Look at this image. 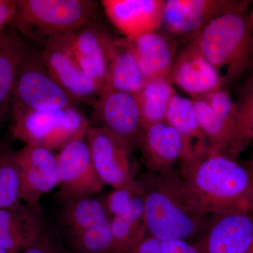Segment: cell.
<instances>
[{"label":"cell","instance_id":"8d00e7d4","mask_svg":"<svg viewBox=\"0 0 253 253\" xmlns=\"http://www.w3.org/2000/svg\"><path fill=\"white\" fill-rule=\"evenodd\" d=\"M252 157H253V160H252V161H253V151Z\"/></svg>","mask_w":253,"mask_h":253},{"label":"cell","instance_id":"5bb4252c","mask_svg":"<svg viewBox=\"0 0 253 253\" xmlns=\"http://www.w3.org/2000/svg\"><path fill=\"white\" fill-rule=\"evenodd\" d=\"M20 199L37 206L44 195L59 186L57 158L54 151L25 145L17 151Z\"/></svg>","mask_w":253,"mask_h":253},{"label":"cell","instance_id":"8fae6325","mask_svg":"<svg viewBox=\"0 0 253 253\" xmlns=\"http://www.w3.org/2000/svg\"><path fill=\"white\" fill-rule=\"evenodd\" d=\"M194 244L201 253H246L253 246V213L233 211L210 215Z\"/></svg>","mask_w":253,"mask_h":253},{"label":"cell","instance_id":"52a82bcc","mask_svg":"<svg viewBox=\"0 0 253 253\" xmlns=\"http://www.w3.org/2000/svg\"><path fill=\"white\" fill-rule=\"evenodd\" d=\"M86 141L95 169L104 185L113 189L136 188L137 177L134 150L96 126H91Z\"/></svg>","mask_w":253,"mask_h":253},{"label":"cell","instance_id":"4316f807","mask_svg":"<svg viewBox=\"0 0 253 253\" xmlns=\"http://www.w3.org/2000/svg\"><path fill=\"white\" fill-rule=\"evenodd\" d=\"M71 246L77 253H113L111 220L68 235Z\"/></svg>","mask_w":253,"mask_h":253},{"label":"cell","instance_id":"ba28073f","mask_svg":"<svg viewBox=\"0 0 253 253\" xmlns=\"http://www.w3.org/2000/svg\"><path fill=\"white\" fill-rule=\"evenodd\" d=\"M93 119L131 149L139 147L145 126L137 96L104 89L94 106Z\"/></svg>","mask_w":253,"mask_h":253},{"label":"cell","instance_id":"e0dca14e","mask_svg":"<svg viewBox=\"0 0 253 253\" xmlns=\"http://www.w3.org/2000/svg\"><path fill=\"white\" fill-rule=\"evenodd\" d=\"M169 79L192 99L220 89L225 84L219 71L189 44L174 61Z\"/></svg>","mask_w":253,"mask_h":253},{"label":"cell","instance_id":"d4e9b609","mask_svg":"<svg viewBox=\"0 0 253 253\" xmlns=\"http://www.w3.org/2000/svg\"><path fill=\"white\" fill-rule=\"evenodd\" d=\"M17 151L5 139L0 143V209L21 201Z\"/></svg>","mask_w":253,"mask_h":253},{"label":"cell","instance_id":"484cf974","mask_svg":"<svg viewBox=\"0 0 253 253\" xmlns=\"http://www.w3.org/2000/svg\"><path fill=\"white\" fill-rule=\"evenodd\" d=\"M113 253H130L147 236L144 217L121 216L110 218Z\"/></svg>","mask_w":253,"mask_h":253},{"label":"cell","instance_id":"9c48e42d","mask_svg":"<svg viewBox=\"0 0 253 253\" xmlns=\"http://www.w3.org/2000/svg\"><path fill=\"white\" fill-rule=\"evenodd\" d=\"M41 54L53 77L75 101L94 107L101 89L75 59L66 34L50 38Z\"/></svg>","mask_w":253,"mask_h":253},{"label":"cell","instance_id":"5b68a950","mask_svg":"<svg viewBox=\"0 0 253 253\" xmlns=\"http://www.w3.org/2000/svg\"><path fill=\"white\" fill-rule=\"evenodd\" d=\"M11 121L13 139L51 151L86 139L91 127L90 121L78 106L31 111Z\"/></svg>","mask_w":253,"mask_h":253},{"label":"cell","instance_id":"6da1fadb","mask_svg":"<svg viewBox=\"0 0 253 253\" xmlns=\"http://www.w3.org/2000/svg\"><path fill=\"white\" fill-rule=\"evenodd\" d=\"M177 170L206 214L253 213L252 176L247 166L236 159L204 146L184 156Z\"/></svg>","mask_w":253,"mask_h":253},{"label":"cell","instance_id":"e575fe53","mask_svg":"<svg viewBox=\"0 0 253 253\" xmlns=\"http://www.w3.org/2000/svg\"><path fill=\"white\" fill-rule=\"evenodd\" d=\"M0 253H19V252H18V251H11V250L1 249V248H0Z\"/></svg>","mask_w":253,"mask_h":253},{"label":"cell","instance_id":"ffe728a7","mask_svg":"<svg viewBox=\"0 0 253 253\" xmlns=\"http://www.w3.org/2000/svg\"><path fill=\"white\" fill-rule=\"evenodd\" d=\"M27 49L23 37L14 28L0 36V127L11 118L18 67Z\"/></svg>","mask_w":253,"mask_h":253},{"label":"cell","instance_id":"d6986e66","mask_svg":"<svg viewBox=\"0 0 253 253\" xmlns=\"http://www.w3.org/2000/svg\"><path fill=\"white\" fill-rule=\"evenodd\" d=\"M145 78H169L174 62V42L157 31L127 38Z\"/></svg>","mask_w":253,"mask_h":253},{"label":"cell","instance_id":"f1b7e54d","mask_svg":"<svg viewBox=\"0 0 253 253\" xmlns=\"http://www.w3.org/2000/svg\"><path fill=\"white\" fill-rule=\"evenodd\" d=\"M130 253H201L191 241L163 240L147 236Z\"/></svg>","mask_w":253,"mask_h":253},{"label":"cell","instance_id":"d6a6232c","mask_svg":"<svg viewBox=\"0 0 253 253\" xmlns=\"http://www.w3.org/2000/svg\"><path fill=\"white\" fill-rule=\"evenodd\" d=\"M17 6L18 0H0V36L11 27Z\"/></svg>","mask_w":253,"mask_h":253},{"label":"cell","instance_id":"7a4b0ae2","mask_svg":"<svg viewBox=\"0 0 253 253\" xmlns=\"http://www.w3.org/2000/svg\"><path fill=\"white\" fill-rule=\"evenodd\" d=\"M136 189L144 200L147 236L190 241L204 230L210 215L191 197L177 169L145 173L137 178Z\"/></svg>","mask_w":253,"mask_h":253},{"label":"cell","instance_id":"d590c367","mask_svg":"<svg viewBox=\"0 0 253 253\" xmlns=\"http://www.w3.org/2000/svg\"><path fill=\"white\" fill-rule=\"evenodd\" d=\"M246 253H253V247L251 248V249H250L249 251H248V252H246Z\"/></svg>","mask_w":253,"mask_h":253},{"label":"cell","instance_id":"f546056e","mask_svg":"<svg viewBox=\"0 0 253 253\" xmlns=\"http://www.w3.org/2000/svg\"><path fill=\"white\" fill-rule=\"evenodd\" d=\"M137 189H113L105 198L104 206L109 217H118L142 201Z\"/></svg>","mask_w":253,"mask_h":253},{"label":"cell","instance_id":"30bf717a","mask_svg":"<svg viewBox=\"0 0 253 253\" xmlns=\"http://www.w3.org/2000/svg\"><path fill=\"white\" fill-rule=\"evenodd\" d=\"M56 158L59 195L63 199L91 196L104 187L95 169L86 139L66 145Z\"/></svg>","mask_w":253,"mask_h":253},{"label":"cell","instance_id":"3957f363","mask_svg":"<svg viewBox=\"0 0 253 253\" xmlns=\"http://www.w3.org/2000/svg\"><path fill=\"white\" fill-rule=\"evenodd\" d=\"M249 6L218 16L189 44L221 75L225 70V83L253 68V11Z\"/></svg>","mask_w":253,"mask_h":253},{"label":"cell","instance_id":"9a60e30c","mask_svg":"<svg viewBox=\"0 0 253 253\" xmlns=\"http://www.w3.org/2000/svg\"><path fill=\"white\" fill-rule=\"evenodd\" d=\"M138 149L148 172L163 173L177 169L188 154L185 139L166 121L145 126Z\"/></svg>","mask_w":253,"mask_h":253},{"label":"cell","instance_id":"83f0119b","mask_svg":"<svg viewBox=\"0 0 253 253\" xmlns=\"http://www.w3.org/2000/svg\"><path fill=\"white\" fill-rule=\"evenodd\" d=\"M244 81L235 102L240 149L244 151L253 139V68Z\"/></svg>","mask_w":253,"mask_h":253},{"label":"cell","instance_id":"1f68e13d","mask_svg":"<svg viewBox=\"0 0 253 253\" xmlns=\"http://www.w3.org/2000/svg\"><path fill=\"white\" fill-rule=\"evenodd\" d=\"M22 253H66L59 242L44 230Z\"/></svg>","mask_w":253,"mask_h":253},{"label":"cell","instance_id":"ac0fdd59","mask_svg":"<svg viewBox=\"0 0 253 253\" xmlns=\"http://www.w3.org/2000/svg\"><path fill=\"white\" fill-rule=\"evenodd\" d=\"M45 230L39 206L20 201L0 209V248L21 252Z\"/></svg>","mask_w":253,"mask_h":253},{"label":"cell","instance_id":"cb8c5ba5","mask_svg":"<svg viewBox=\"0 0 253 253\" xmlns=\"http://www.w3.org/2000/svg\"><path fill=\"white\" fill-rule=\"evenodd\" d=\"M176 94L169 78L146 80L136 95L145 126L165 121L168 106Z\"/></svg>","mask_w":253,"mask_h":253},{"label":"cell","instance_id":"2e32d148","mask_svg":"<svg viewBox=\"0 0 253 253\" xmlns=\"http://www.w3.org/2000/svg\"><path fill=\"white\" fill-rule=\"evenodd\" d=\"M163 0H103L106 16L126 38L157 31L163 25Z\"/></svg>","mask_w":253,"mask_h":253},{"label":"cell","instance_id":"7c38bea8","mask_svg":"<svg viewBox=\"0 0 253 253\" xmlns=\"http://www.w3.org/2000/svg\"><path fill=\"white\" fill-rule=\"evenodd\" d=\"M66 38L75 59L102 92L107 81L116 39L96 21L66 34Z\"/></svg>","mask_w":253,"mask_h":253},{"label":"cell","instance_id":"4dcf8cb0","mask_svg":"<svg viewBox=\"0 0 253 253\" xmlns=\"http://www.w3.org/2000/svg\"><path fill=\"white\" fill-rule=\"evenodd\" d=\"M201 97L208 103L216 114L236 125L235 102L231 99L227 91L220 88Z\"/></svg>","mask_w":253,"mask_h":253},{"label":"cell","instance_id":"7402d4cb","mask_svg":"<svg viewBox=\"0 0 253 253\" xmlns=\"http://www.w3.org/2000/svg\"><path fill=\"white\" fill-rule=\"evenodd\" d=\"M63 200L62 219L68 235L90 229L110 219L103 202L91 196Z\"/></svg>","mask_w":253,"mask_h":253},{"label":"cell","instance_id":"603a6c76","mask_svg":"<svg viewBox=\"0 0 253 253\" xmlns=\"http://www.w3.org/2000/svg\"><path fill=\"white\" fill-rule=\"evenodd\" d=\"M165 121L179 131L185 139L188 149L186 156L206 146L192 100L177 94L174 95L168 106Z\"/></svg>","mask_w":253,"mask_h":253},{"label":"cell","instance_id":"277c9868","mask_svg":"<svg viewBox=\"0 0 253 253\" xmlns=\"http://www.w3.org/2000/svg\"><path fill=\"white\" fill-rule=\"evenodd\" d=\"M97 1L91 0H18L11 27L23 38L46 42L96 20Z\"/></svg>","mask_w":253,"mask_h":253},{"label":"cell","instance_id":"8992f818","mask_svg":"<svg viewBox=\"0 0 253 253\" xmlns=\"http://www.w3.org/2000/svg\"><path fill=\"white\" fill-rule=\"evenodd\" d=\"M78 104L53 77L41 53L27 49L18 67L11 120L31 111L63 109Z\"/></svg>","mask_w":253,"mask_h":253},{"label":"cell","instance_id":"4fadbf2b","mask_svg":"<svg viewBox=\"0 0 253 253\" xmlns=\"http://www.w3.org/2000/svg\"><path fill=\"white\" fill-rule=\"evenodd\" d=\"M250 4L238 0H168L163 25L173 35L194 37L218 16Z\"/></svg>","mask_w":253,"mask_h":253},{"label":"cell","instance_id":"44dd1931","mask_svg":"<svg viewBox=\"0 0 253 253\" xmlns=\"http://www.w3.org/2000/svg\"><path fill=\"white\" fill-rule=\"evenodd\" d=\"M146 78L126 38L116 39L104 89L137 95Z\"/></svg>","mask_w":253,"mask_h":253},{"label":"cell","instance_id":"836d02e7","mask_svg":"<svg viewBox=\"0 0 253 253\" xmlns=\"http://www.w3.org/2000/svg\"><path fill=\"white\" fill-rule=\"evenodd\" d=\"M249 168L250 172H251V176H252L253 184V161H249L247 164L246 165Z\"/></svg>","mask_w":253,"mask_h":253},{"label":"cell","instance_id":"74e56055","mask_svg":"<svg viewBox=\"0 0 253 253\" xmlns=\"http://www.w3.org/2000/svg\"><path fill=\"white\" fill-rule=\"evenodd\" d=\"M252 9H253V7L252 8Z\"/></svg>","mask_w":253,"mask_h":253}]
</instances>
